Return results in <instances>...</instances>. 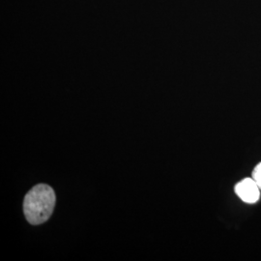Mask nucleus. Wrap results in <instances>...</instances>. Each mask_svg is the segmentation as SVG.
<instances>
[{
  "label": "nucleus",
  "instance_id": "obj_1",
  "mask_svg": "<svg viewBox=\"0 0 261 261\" xmlns=\"http://www.w3.org/2000/svg\"><path fill=\"white\" fill-rule=\"evenodd\" d=\"M56 193L51 187L39 184L33 187L24 197L23 212L29 224H44L53 214L56 206Z\"/></svg>",
  "mask_w": 261,
  "mask_h": 261
},
{
  "label": "nucleus",
  "instance_id": "obj_2",
  "mask_svg": "<svg viewBox=\"0 0 261 261\" xmlns=\"http://www.w3.org/2000/svg\"><path fill=\"white\" fill-rule=\"evenodd\" d=\"M235 193L244 202L253 204L259 200L260 189L252 178H245L235 185Z\"/></svg>",
  "mask_w": 261,
  "mask_h": 261
},
{
  "label": "nucleus",
  "instance_id": "obj_3",
  "mask_svg": "<svg viewBox=\"0 0 261 261\" xmlns=\"http://www.w3.org/2000/svg\"><path fill=\"white\" fill-rule=\"evenodd\" d=\"M252 179L256 182L261 191V163H259L252 171Z\"/></svg>",
  "mask_w": 261,
  "mask_h": 261
}]
</instances>
